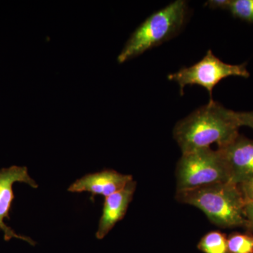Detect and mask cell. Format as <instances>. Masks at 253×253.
<instances>
[{"mask_svg":"<svg viewBox=\"0 0 253 253\" xmlns=\"http://www.w3.org/2000/svg\"><path fill=\"white\" fill-rule=\"evenodd\" d=\"M240 127L236 111L212 100L176 123L173 136L181 154H186L212 144L225 146L239 135Z\"/></svg>","mask_w":253,"mask_h":253,"instance_id":"6da1fadb","label":"cell"},{"mask_svg":"<svg viewBox=\"0 0 253 253\" xmlns=\"http://www.w3.org/2000/svg\"><path fill=\"white\" fill-rule=\"evenodd\" d=\"M175 199L199 208L212 224L221 229L247 227L244 195L239 185L230 181L178 191Z\"/></svg>","mask_w":253,"mask_h":253,"instance_id":"7a4b0ae2","label":"cell"},{"mask_svg":"<svg viewBox=\"0 0 253 253\" xmlns=\"http://www.w3.org/2000/svg\"><path fill=\"white\" fill-rule=\"evenodd\" d=\"M188 16L185 0H176L150 15L126 41L118 63L126 62L174 38L185 26Z\"/></svg>","mask_w":253,"mask_h":253,"instance_id":"3957f363","label":"cell"},{"mask_svg":"<svg viewBox=\"0 0 253 253\" xmlns=\"http://www.w3.org/2000/svg\"><path fill=\"white\" fill-rule=\"evenodd\" d=\"M175 177L176 192L230 181L220 151L211 147L181 154L176 163Z\"/></svg>","mask_w":253,"mask_h":253,"instance_id":"277c9868","label":"cell"},{"mask_svg":"<svg viewBox=\"0 0 253 253\" xmlns=\"http://www.w3.org/2000/svg\"><path fill=\"white\" fill-rule=\"evenodd\" d=\"M231 76L249 78L246 63L234 65L223 62L210 49L199 62L189 67L181 68L169 74L168 78L179 84L181 96L186 86L196 84L205 88L209 93L210 101H212V91L215 86L224 78Z\"/></svg>","mask_w":253,"mask_h":253,"instance_id":"5b68a950","label":"cell"},{"mask_svg":"<svg viewBox=\"0 0 253 253\" xmlns=\"http://www.w3.org/2000/svg\"><path fill=\"white\" fill-rule=\"evenodd\" d=\"M16 182L25 183L33 189L39 187L36 181L29 175L28 168L25 166H13L0 169V230L4 233L5 241L18 239L34 246L36 243L33 239L16 234L4 223L5 219H9L10 210L14 199L13 185Z\"/></svg>","mask_w":253,"mask_h":253,"instance_id":"8992f818","label":"cell"},{"mask_svg":"<svg viewBox=\"0 0 253 253\" xmlns=\"http://www.w3.org/2000/svg\"><path fill=\"white\" fill-rule=\"evenodd\" d=\"M217 149L225 161L231 182L239 185L253 178V139L239 134L234 141Z\"/></svg>","mask_w":253,"mask_h":253,"instance_id":"52a82bcc","label":"cell"},{"mask_svg":"<svg viewBox=\"0 0 253 253\" xmlns=\"http://www.w3.org/2000/svg\"><path fill=\"white\" fill-rule=\"evenodd\" d=\"M134 180L131 174H124L112 169L87 174L78 179L68 187L72 193H90L92 198L103 196L105 198L123 189L130 181Z\"/></svg>","mask_w":253,"mask_h":253,"instance_id":"ba28073f","label":"cell"},{"mask_svg":"<svg viewBox=\"0 0 253 253\" xmlns=\"http://www.w3.org/2000/svg\"><path fill=\"white\" fill-rule=\"evenodd\" d=\"M136 189V181L132 180L123 189L105 198L102 215L96 232V239H104L115 225L125 217Z\"/></svg>","mask_w":253,"mask_h":253,"instance_id":"9c48e42d","label":"cell"},{"mask_svg":"<svg viewBox=\"0 0 253 253\" xmlns=\"http://www.w3.org/2000/svg\"><path fill=\"white\" fill-rule=\"evenodd\" d=\"M198 249L204 253H229L227 236L219 231H212L200 240Z\"/></svg>","mask_w":253,"mask_h":253,"instance_id":"30bf717a","label":"cell"},{"mask_svg":"<svg viewBox=\"0 0 253 253\" xmlns=\"http://www.w3.org/2000/svg\"><path fill=\"white\" fill-rule=\"evenodd\" d=\"M229 253H253V234L231 233L227 237Z\"/></svg>","mask_w":253,"mask_h":253,"instance_id":"8fae6325","label":"cell"},{"mask_svg":"<svg viewBox=\"0 0 253 253\" xmlns=\"http://www.w3.org/2000/svg\"><path fill=\"white\" fill-rule=\"evenodd\" d=\"M228 11L234 17L253 23V0H231Z\"/></svg>","mask_w":253,"mask_h":253,"instance_id":"7c38bea8","label":"cell"},{"mask_svg":"<svg viewBox=\"0 0 253 253\" xmlns=\"http://www.w3.org/2000/svg\"><path fill=\"white\" fill-rule=\"evenodd\" d=\"M236 118L240 126H249L253 129V111L246 112H236Z\"/></svg>","mask_w":253,"mask_h":253,"instance_id":"4fadbf2b","label":"cell"},{"mask_svg":"<svg viewBox=\"0 0 253 253\" xmlns=\"http://www.w3.org/2000/svg\"><path fill=\"white\" fill-rule=\"evenodd\" d=\"M246 204L253 202V178L239 184Z\"/></svg>","mask_w":253,"mask_h":253,"instance_id":"5bb4252c","label":"cell"},{"mask_svg":"<svg viewBox=\"0 0 253 253\" xmlns=\"http://www.w3.org/2000/svg\"><path fill=\"white\" fill-rule=\"evenodd\" d=\"M231 0H209L205 4V6H208L210 9H229Z\"/></svg>","mask_w":253,"mask_h":253,"instance_id":"9a60e30c","label":"cell"},{"mask_svg":"<svg viewBox=\"0 0 253 253\" xmlns=\"http://www.w3.org/2000/svg\"><path fill=\"white\" fill-rule=\"evenodd\" d=\"M245 216L248 223L246 230L253 234V202L246 204L245 207Z\"/></svg>","mask_w":253,"mask_h":253,"instance_id":"2e32d148","label":"cell"}]
</instances>
